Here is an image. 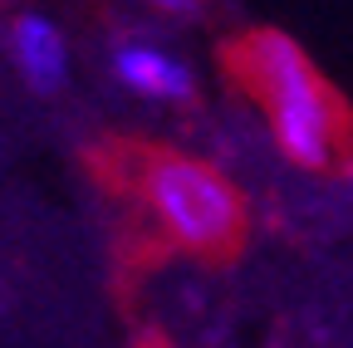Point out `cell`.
<instances>
[{
	"instance_id": "obj_5",
	"label": "cell",
	"mask_w": 353,
	"mask_h": 348,
	"mask_svg": "<svg viewBox=\"0 0 353 348\" xmlns=\"http://www.w3.org/2000/svg\"><path fill=\"white\" fill-rule=\"evenodd\" d=\"M148 6H157V10H167V15H201L211 0H148Z\"/></svg>"
},
{
	"instance_id": "obj_1",
	"label": "cell",
	"mask_w": 353,
	"mask_h": 348,
	"mask_svg": "<svg viewBox=\"0 0 353 348\" xmlns=\"http://www.w3.org/2000/svg\"><path fill=\"white\" fill-rule=\"evenodd\" d=\"M88 172L118 206L132 260L231 265L250 240V201L211 157L113 133L88 143Z\"/></svg>"
},
{
	"instance_id": "obj_4",
	"label": "cell",
	"mask_w": 353,
	"mask_h": 348,
	"mask_svg": "<svg viewBox=\"0 0 353 348\" xmlns=\"http://www.w3.org/2000/svg\"><path fill=\"white\" fill-rule=\"evenodd\" d=\"M10 54L25 74V83L34 94H54L64 89V79H69V45H64V34L54 20H44V15H20L10 25Z\"/></svg>"
},
{
	"instance_id": "obj_3",
	"label": "cell",
	"mask_w": 353,
	"mask_h": 348,
	"mask_svg": "<svg viewBox=\"0 0 353 348\" xmlns=\"http://www.w3.org/2000/svg\"><path fill=\"white\" fill-rule=\"evenodd\" d=\"M113 79L128 94L152 99V103H192L196 79L172 50L152 45V39H118L113 45Z\"/></svg>"
},
{
	"instance_id": "obj_2",
	"label": "cell",
	"mask_w": 353,
	"mask_h": 348,
	"mask_svg": "<svg viewBox=\"0 0 353 348\" xmlns=\"http://www.w3.org/2000/svg\"><path fill=\"white\" fill-rule=\"evenodd\" d=\"M226 83L260 108L285 162L304 172H353V103L280 30H241L221 45Z\"/></svg>"
}]
</instances>
